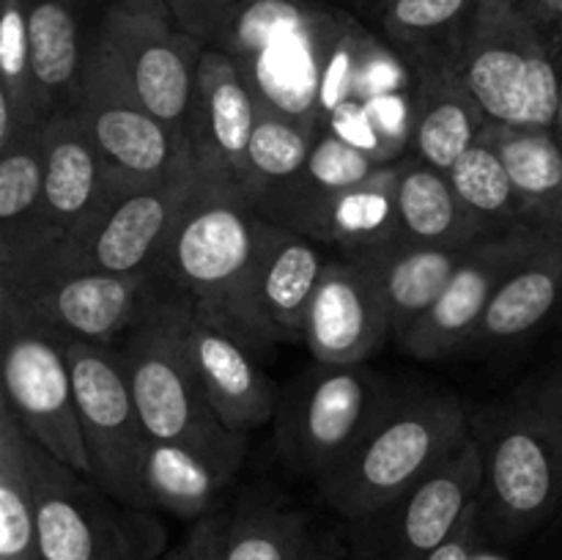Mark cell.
<instances>
[{
    "instance_id": "cell-4",
    "label": "cell",
    "mask_w": 562,
    "mask_h": 560,
    "mask_svg": "<svg viewBox=\"0 0 562 560\" xmlns=\"http://www.w3.org/2000/svg\"><path fill=\"white\" fill-rule=\"evenodd\" d=\"M483 459L481 525L499 541L530 536L562 511V404L549 390L472 417Z\"/></svg>"
},
{
    "instance_id": "cell-37",
    "label": "cell",
    "mask_w": 562,
    "mask_h": 560,
    "mask_svg": "<svg viewBox=\"0 0 562 560\" xmlns=\"http://www.w3.org/2000/svg\"><path fill=\"white\" fill-rule=\"evenodd\" d=\"M231 508L209 511L206 516L190 525L184 544H181V560H225V541H228Z\"/></svg>"
},
{
    "instance_id": "cell-27",
    "label": "cell",
    "mask_w": 562,
    "mask_h": 560,
    "mask_svg": "<svg viewBox=\"0 0 562 560\" xmlns=\"http://www.w3.org/2000/svg\"><path fill=\"white\" fill-rule=\"evenodd\" d=\"M503 157L525 206V225L562 236V141L552 130H483Z\"/></svg>"
},
{
    "instance_id": "cell-13",
    "label": "cell",
    "mask_w": 562,
    "mask_h": 560,
    "mask_svg": "<svg viewBox=\"0 0 562 560\" xmlns=\"http://www.w3.org/2000/svg\"><path fill=\"white\" fill-rule=\"evenodd\" d=\"M99 36L119 53L137 97L181 141L190 126L203 44L173 25L165 0H115L102 16Z\"/></svg>"
},
{
    "instance_id": "cell-31",
    "label": "cell",
    "mask_w": 562,
    "mask_h": 560,
    "mask_svg": "<svg viewBox=\"0 0 562 560\" xmlns=\"http://www.w3.org/2000/svg\"><path fill=\"white\" fill-rule=\"evenodd\" d=\"M316 137L318 132L302 121L258 108L256 130L247 148L245 187H241V195L256 212L285 187L294 184L296 176L305 170Z\"/></svg>"
},
{
    "instance_id": "cell-32",
    "label": "cell",
    "mask_w": 562,
    "mask_h": 560,
    "mask_svg": "<svg viewBox=\"0 0 562 560\" xmlns=\"http://www.w3.org/2000/svg\"><path fill=\"white\" fill-rule=\"evenodd\" d=\"M47 124L33 126L0 152V256L38 236L44 201Z\"/></svg>"
},
{
    "instance_id": "cell-42",
    "label": "cell",
    "mask_w": 562,
    "mask_h": 560,
    "mask_svg": "<svg viewBox=\"0 0 562 560\" xmlns=\"http://www.w3.org/2000/svg\"><path fill=\"white\" fill-rule=\"evenodd\" d=\"M552 132L562 141V93H560V108H558V115H554V124H552Z\"/></svg>"
},
{
    "instance_id": "cell-24",
    "label": "cell",
    "mask_w": 562,
    "mask_h": 560,
    "mask_svg": "<svg viewBox=\"0 0 562 560\" xmlns=\"http://www.w3.org/2000/svg\"><path fill=\"white\" fill-rule=\"evenodd\" d=\"M470 250L472 245L434 247L395 242V245L379 247V250L360 253V256L371 258L379 269L395 344L437 305Z\"/></svg>"
},
{
    "instance_id": "cell-18",
    "label": "cell",
    "mask_w": 562,
    "mask_h": 560,
    "mask_svg": "<svg viewBox=\"0 0 562 560\" xmlns=\"http://www.w3.org/2000/svg\"><path fill=\"white\" fill-rule=\"evenodd\" d=\"M483 459L477 439L445 461L423 483H417L401 503L368 522H382L373 541V560H426L442 547L467 511L481 497Z\"/></svg>"
},
{
    "instance_id": "cell-19",
    "label": "cell",
    "mask_w": 562,
    "mask_h": 560,
    "mask_svg": "<svg viewBox=\"0 0 562 560\" xmlns=\"http://www.w3.org/2000/svg\"><path fill=\"white\" fill-rule=\"evenodd\" d=\"M256 121L258 102L239 66L220 49H203L187 126L192 157L201 173L228 181L241 192Z\"/></svg>"
},
{
    "instance_id": "cell-34",
    "label": "cell",
    "mask_w": 562,
    "mask_h": 560,
    "mask_svg": "<svg viewBox=\"0 0 562 560\" xmlns=\"http://www.w3.org/2000/svg\"><path fill=\"white\" fill-rule=\"evenodd\" d=\"M456 195L467 209L486 225L492 234H505L514 228H527L525 206L519 201L514 179L505 168L497 148L486 135L477 137L459 163L448 170Z\"/></svg>"
},
{
    "instance_id": "cell-20",
    "label": "cell",
    "mask_w": 562,
    "mask_h": 560,
    "mask_svg": "<svg viewBox=\"0 0 562 560\" xmlns=\"http://www.w3.org/2000/svg\"><path fill=\"white\" fill-rule=\"evenodd\" d=\"M179 327L203 393L231 432L247 434L274 421L283 390L256 366L250 349L203 322L187 296L179 300Z\"/></svg>"
},
{
    "instance_id": "cell-29",
    "label": "cell",
    "mask_w": 562,
    "mask_h": 560,
    "mask_svg": "<svg viewBox=\"0 0 562 560\" xmlns=\"http://www.w3.org/2000/svg\"><path fill=\"white\" fill-rule=\"evenodd\" d=\"M33 69L53 110L75 104L86 53L80 42L75 0H22Z\"/></svg>"
},
{
    "instance_id": "cell-39",
    "label": "cell",
    "mask_w": 562,
    "mask_h": 560,
    "mask_svg": "<svg viewBox=\"0 0 562 560\" xmlns=\"http://www.w3.org/2000/svg\"><path fill=\"white\" fill-rule=\"evenodd\" d=\"M519 5L525 9V14L541 27L543 33H549L552 38H558L562 33V0H519Z\"/></svg>"
},
{
    "instance_id": "cell-16",
    "label": "cell",
    "mask_w": 562,
    "mask_h": 560,
    "mask_svg": "<svg viewBox=\"0 0 562 560\" xmlns=\"http://www.w3.org/2000/svg\"><path fill=\"white\" fill-rule=\"evenodd\" d=\"M393 338L376 264L368 256L329 258L305 322L311 357L327 366H357Z\"/></svg>"
},
{
    "instance_id": "cell-40",
    "label": "cell",
    "mask_w": 562,
    "mask_h": 560,
    "mask_svg": "<svg viewBox=\"0 0 562 560\" xmlns=\"http://www.w3.org/2000/svg\"><path fill=\"white\" fill-rule=\"evenodd\" d=\"M302 560H346V555H344V549H340L338 538L335 536H327V533H322V536H313L311 533V541H307Z\"/></svg>"
},
{
    "instance_id": "cell-17",
    "label": "cell",
    "mask_w": 562,
    "mask_h": 560,
    "mask_svg": "<svg viewBox=\"0 0 562 560\" xmlns=\"http://www.w3.org/2000/svg\"><path fill=\"white\" fill-rule=\"evenodd\" d=\"M398 173L401 159L384 165L360 184L291 198L274 206L267 220L300 231L318 245L338 247L340 256H360L395 245L404 242L398 214Z\"/></svg>"
},
{
    "instance_id": "cell-30",
    "label": "cell",
    "mask_w": 562,
    "mask_h": 560,
    "mask_svg": "<svg viewBox=\"0 0 562 560\" xmlns=\"http://www.w3.org/2000/svg\"><path fill=\"white\" fill-rule=\"evenodd\" d=\"M55 115L36 80L25 3L3 0L0 14V152Z\"/></svg>"
},
{
    "instance_id": "cell-1",
    "label": "cell",
    "mask_w": 562,
    "mask_h": 560,
    "mask_svg": "<svg viewBox=\"0 0 562 560\" xmlns=\"http://www.w3.org/2000/svg\"><path fill=\"white\" fill-rule=\"evenodd\" d=\"M351 20L305 0H212L179 22L239 66L258 108L322 135V91Z\"/></svg>"
},
{
    "instance_id": "cell-7",
    "label": "cell",
    "mask_w": 562,
    "mask_h": 560,
    "mask_svg": "<svg viewBox=\"0 0 562 560\" xmlns=\"http://www.w3.org/2000/svg\"><path fill=\"white\" fill-rule=\"evenodd\" d=\"M36 533L42 560H159L165 527L151 511L132 508L33 439Z\"/></svg>"
},
{
    "instance_id": "cell-43",
    "label": "cell",
    "mask_w": 562,
    "mask_h": 560,
    "mask_svg": "<svg viewBox=\"0 0 562 560\" xmlns=\"http://www.w3.org/2000/svg\"><path fill=\"white\" fill-rule=\"evenodd\" d=\"M159 560H181V549H179V547L168 549V552H165L162 558H159Z\"/></svg>"
},
{
    "instance_id": "cell-22",
    "label": "cell",
    "mask_w": 562,
    "mask_h": 560,
    "mask_svg": "<svg viewBox=\"0 0 562 560\" xmlns=\"http://www.w3.org/2000/svg\"><path fill=\"white\" fill-rule=\"evenodd\" d=\"M406 69L412 75V157L448 173L461 154L483 135L488 119L467 91L453 60H417L406 64Z\"/></svg>"
},
{
    "instance_id": "cell-5",
    "label": "cell",
    "mask_w": 562,
    "mask_h": 560,
    "mask_svg": "<svg viewBox=\"0 0 562 560\" xmlns=\"http://www.w3.org/2000/svg\"><path fill=\"white\" fill-rule=\"evenodd\" d=\"M562 55L519 0H477L456 53L464 80L488 124L552 130L562 93Z\"/></svg>"
},
{
    "instance_id": "cell-41",
    "label": "cell",
    "mask_w": 562,
    "mask_h": 560,
    "mask_svg": "<svg viewBox=\"0 0 562 560\" xmlns=\"http://www.w3.org/2000/svg\"><path fill=\"white\" fill-rule=\"evenodd\" d=\"M549 393H552L554 395V399H558L560 401V404H562V366H560V371H558V377H554V382L552 384H549Z\"/></svg>"
},
{
    "instance_id": "cell-25",
    "label": "cell",
    "mask_w": 562,
    "mask_h": 560,
    "mask_svg": "<svg viewBox=\"0 0 562 560\" xmlns=\"http://www.w3.org/2000/svg\"><path fill=\"white\" fill-rule=\"evenodd\" d=\"M562 302V236L543 242L505 278L488 302L470 346H497L521 338Z\"/></svg>"
},
{
    "instance_id": "cell-3",
    "label": "cell",
    "mask_w": 562,
    "mask_h": 560,
    "mask_svg": "<svg viewBox=\"0 0 562 560\" xmlns=\"http://www.w3.org/2000/svg\"><path fill=\"white\" fill-rule=\"evenodd\" d=\"M472 437V415L450 393L393 401L368 437L316 483L349 522H368L406 497Z\"/></svg>"
},
{
    "instance_id": "cell-12",
    "label": "cell",
    "mask_w": 562,
    "mask_h": 560,
    "mask_svg": "<svg viewBox=\"0 0 562 560\" xmlns=\"http://www.w3.org/2000/svg\"><path fill=\"white\" fill-rule=\"evenodd\" d=\"M3 399L25 432L71 470L88 475L86 443L77 415L69 340L58 329L22 316H0Z\"/></svg>"
},
{
    "instance_id": "cell-6",
    "label": "cell",
    "mask_w": 562,
    "mask_h": 560,
    "mask_svg": "<svg viewBox=\"0 0 562 560\" xmlns=\"http://www.w3.org/2000/svg\"><path fill=\"white\" fill-rule=\"evenodd\" d=\"M393 401L387 382L366 362H316L280 393L274 412L280 461L318 483L368 437Z\"/></svg>"
},
{
    "instance_id": "cell-8",
    "label": "cell",
    "mask_w": 562,
    "mask_h": 560,
    "mask_svg": "<svg viewBox=\"0 0 562 560\" xmlns=\"http://www.w3.org/2000/svg\"><path fill=\"white\" fill-rule=\"evenodd\" d=\"M71 108L86 124L115 190L157 184L195 159L190 141L173 135L143 104L119 53L99 33L88 44Z\"/></svg>"
},
{
    "instance_id": "cell-28",
    "label": "cell",
    "mask_w": 562,
    "mask_h": 560,
    "mask_svg": "<svg viewBox=\"0 0 562 560\" xmlns=\"http://www.w3.org/2000/svg\"><path fill=\"white\" fill-rule=\"evenodd\" d=\"M31 443L14 412L0 404V560H42Z\"/></svg>"
},
{
    "instance_id": "cell-11",
    "label": "cell",
    "mask_w": 562,
    "mask_h": 560,
    "mask_svg": "<svg viewBox=\"0 0 562 560\" xmlns=\"http://www.w3.org/2000/svg\"><path fill=\"white\" fill-rule=\"evenodd\" d=\"M179 300L159 307L119 346L143 428L151 443L209 445L231 437L214 415L179 327Z\"/></svg>"
},
{
    "instance_id": "cell-44",
    "label": "cell",
    "mask_w": 562,
    "mask_h": 560,
    "mask_svg": "<svg viewBox=\"0 0 562 560\" xmlns=\"http://www.w3.org/2000/svg\"><path fill=\"white\" fill-rule=\"evenodd\" d=\"M187 3H198V0H170V9H176V5H187Z\"/></svg>"
},
{
    "instance_id": "cell-36",
    "label": "cell",
    "mask_w": 562,
    "mask_h": 560,
    "mask_svg": "<svg viewBox=\"0 0 562 560\" xmlns=\"http://www.w3.org/2000/svg\"><path fill=\"white\" fill-rule=\"evenodd\" d=\"M384 165L390 163H382V159L373 152H368V148L346 141L338 132L324 130L322 135L316 137V146H313L311 157H307L305 170L296 176L294 184H289L283 192H278L272 201L263 203V206L258 209V214L267 217L274 206L291 201V198L316 195V192H333L351 184H360V181L371 179L376 170H382Z\"/></svg>"
},
{
    "instance_id": "cell-26",
    "label": "cell",
    "mask_w": 562,
    "mask_h": 560,
    "mask_svg": "<svg viewBox=\"0 0 562 560\" xmlns=\"http://www.w3.org/2000/svg\"><path fill=\"white\" fill-rule=\"evenodd\" d=\"M398 214L404 242L434 247H467L497 236L461 203L445 170L417 157H401Z\"/></svg>"
},
{
    "instance_id": "cell-23",
    "label": "cell",
    "mask_w": 562,
    "mask_h": 560,
    "mask_svg": "<svg viewBox=\"0 0 562 560\" xmlns=\"http://www.w3.org/2000/svg\"><path fill=\"white\" fill-rule=\"evenodd\" d=\"M329 258L318 242L263 217L258 296L280 344H302L311 302Z\"/></svg>"
},
{
    "instance_id": "cell-38",
    "label": "cell",
    "mask_w": 562,
    "mask_h": 560,
    "mask_svg": "<svg viewBox=\"0 0 562 560\" xmlns=\"http://www.w3.org/2000/svg\"><path fill=\"white\" fill-rule=\"evenodd\" d=\"M481 505H472L464 514L461 525L456 527L453 536L442 544V547L434 549L426 560H472L475 558L477 538H481Z\"/></svg>"
},
{
    "instance_id": "cell-2",
    "label": "cell",
    "mask_w": 562,
    "mask_h": 560,
    "mask_svg": "<svg viewBox=\"0 0 562 560\" xmlns=\"http://www.w3.org/2000/svg\"><path fill=\"white\" fill-rule=\"evenodd\" d=\"M261 223L234 184L201 173L159 264L203 322L252 355L280 344L258 296Z\"/></svg>"
},
{
    "instance_id": "cell-15",
    "label": "cell",
    "mask_w": 562,
    "mask_h": 560,
    "mask_svg": "<svg viewBox=\"0 0 562 560\" xmlns=\"http://www.w3.org/2000/svg\"><path fill=\"white\" fill-rule=\"evenodd\" d=\"M552 236L558 234L514 228L475 242L437 305L398 340L401 349L417 360H439L459 351L461 346H470L488 302L494 300L505 278Z\"/></svg>"
},
{
    "instance_id": "cell-33",
    "label": "cell",
    "mask_w": 562,
    "mask_h": 560,
    "mask_svg": "<svg viewBox=\"0 0 562 560\" xmlns=\"http://www.w3.org/2000/svg\"><path fill=\"white\" fill-rule=\"evenodd\" d=\"M477 0H384L382 25L404 64L453 60Z\"/></svg>"
},
{
    "instance_id": "cell-21",
    "label": "cell",
    "mask_w": 562,
    "mask_h": 560,
    "mask_svg": "<svg viewBox=\"0 0 562 560\" xmlns=\"http://www.w3.org/2000/svg\"><path fill=\"white\" fill-rule=\"evenodd\" d=\"M247 434L209 445L148 443L143 459V492L148 508L168 511L179 519L195 522L220 508V497L245 464Z\"/></svg>"
},
{
    "instance_id": "cell-45",
    "label": "cell",
    "mask_w": 562,
    "mask_h": 560,
    "mask_svg": "<svg viewBox=\"0 0 562 560\" xmlns=\"http://www.w3.org/2000/svg\"><path fill=\"white\" fill-rule=\"evenodd\" d=\"M554 42H558V47H560V55H562V33H560L558 38H554Z\"/></svg>"
},
{
    "instance_id": "cell-14",
    "label": "cell",
    "mask_w": 562,
    "mask_h": 560,
    "mask_svg": "<svg viewBox=\"0 0 562 560\" xmlns=\"http://www.w3.org/2000/svg\"><path fill=\"white\" fill-rule=\"evenodd\" d=\"M121 192L126 190L113 187L77 110H58L47 121L38 236L20 250L3 253L0 264H14L22 258L38 256V253L75 245L108 214Z\"/></svg>"
},
{
    "instance_id": "cell-35",
    "label": "cell",
    "mask_w": 562,
    "mask_h": 560,
    "mask_svg": "<svg viewBox=\"0 0 562 560\" xmlns=\"http://www.w3.org/2000/svg\"><path fill=\"white\" fill-rule=\"evenodd\" d=\"M311 522L272 497H250L231 511L225 560H302Z\"/></svg>"
},
{
    "instance_id": "cell-9",
    "label": "cell",
    "mask_w": 562,
    "mask_h": 560,
    "mask_svg": "<svg viewBox=\"0 0 562 560\" xmlns=\"http://www.w3.org/2000/svg\"><path fill=\"white\" fill-rule=\"evenodd\" d=\"M69 366L91 464L88 478L121 503L151 511L143 492V459L151 439L143 428L121 349L69 340Z\"/></svg>"
},
{
    "instance_id": "cell-10",
    "label": "cell",
    "mask_w": 562,
    "mask_h": 560,
    "mask_svg": "<svg viewBox=\"0 0 562 560\" xmlns=\"http://www.w3.org/2000/svg\"><path fill=\"white\" fill-rule=\"evenodd\" d=\"M184 296L159 269L77 272L49 278L25 294H0V316H22L71 340L121 346L159 307Z\"/></svg>"
}]
</instances>
